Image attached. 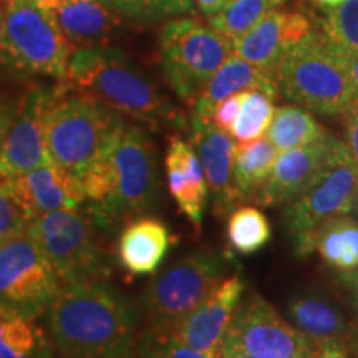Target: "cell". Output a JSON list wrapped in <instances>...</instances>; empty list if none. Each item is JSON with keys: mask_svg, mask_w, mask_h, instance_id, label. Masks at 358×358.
I'll use <instances>...</instances> for the list:
<instances>
[{"mask_svg": "<svg viewBox=\"0 0 358 358\" xmlns=\"http://www.w3.org/2000/svg\"><path fill=\"white\" fill-rule=\"evenodd\" d=\"M310 32V22L302 13L268 10L234 43V55L275 77L277 66L285 52Z\"/></svg>", "mask_w": 358, "mask_h": 358, "instance_id": "obj_16", "label": "cell"}, {"mask_svg": "<svg viewBox=\"0 0 358 358\" xmlns=\"http://www.w3.org/2000/svg\"><path fill=\"white\" fill-rule=\"evenodd\" d=\"M347 116V141L345 145L350 151L353 161H355L357 168H358V110L355 106H350L348 111L345 113Z\"/></svg>", "mask_w": 358, "mask_h": 358, "instance_id": "obj_36", "label": "cell"}, {"mask_svg": "<svg viewBox=\"0 0 358 358\" xmlns=\"http://www.w3.org/2000/svg\"><path fill=\"white\" fill-rule=\"evenodd\" d=\"M85 203L101 231L116 229L150 213L158 203V158L151 138L136 124H124L82 179Z\"/></svg>", "mask_w": 358, "mask_h": 358, "instance_id": "obj_2", "label": "cell"}, {"mask_svg": "<svg viewBox=\"0 0 358 358\" xmlns=\"http://www.w3.org/2000/svg\"><path fill=\"white\" fill-rule=\"evenodd\" d=\"M164 166L169 192L176 201L178 208L189 219L192 226L201 229L209 189L203 164L194 148L181 138L173 136L168 145Z\"/></svg>", "mask_w": 358, "mask_h": 358, "instance_id": "obj_19", "label": "cell"}, {"mask_svg": "<svg viewBox=\"0 0 358 358\" xmlns=\"http://www.w3.org/2000/svg\"><path fill=\"white\" fill-rule=\"evenodd\" d=\"M196 2H198V7L201 8V12H203L204 15L211 17L224 10L232 0H196Z\"/></svg>", "mask_w": 358, "mask_h": 358, "instance_id": "obj_41", "label": "cell"}, {"mask_svg": "<svg viewBox=\"0 0 358 358\" xmlns=\"http://www.w3.org/2000/svg\"><path fill=\"white\" fill-rule=\"evenodd\" d=\"M216 357L217 358H252L250 355H248V353L239 350V348L227 345V343H222V342H219Z\"/></svg>", "mask_w": 358, "mask_h": 358, "instance_id": "obj_43", "label": "cell"}, {"mask_svg": "<svg viewBox=\"0 0 358 358\" xmlns=\"http://www.w3.org/2000/svg\"><path fill=\"white\" fill-rule=\"evenodd\" d=\"M282 95L322 116L345 115L357 93L337 50L310 32L285 52L277 66Z\"/></svg>", "mask_w": 358, "mask_h": 358, "instance_id": "obj_4", "label": "cell"}, {"mask_svg": "<svg viewBox=\"0 0 358 358\" xmlns=\"http://www.w3.org/2000/svg\"><path fill=\"white\" fill-rule=\"evenodd\" d=\"M0 358H53V342L32 317L3 310L0 315Z\"/></svg>", "mask_w": 358, "mask_h": 358, "instance_id": "obj_26", "label": "cell"}, {"mask_svg": "<svg viewBox=\"0 0 358 358\" xmlns=\"http://www.w3.org/2000/svg\"><path fill=\"white\" fill-rule=\"evenodd\" d=\"M140 358H217L216 353H206L187 347L171 332L150 329L138 342Z\"/></svg>", "mask_w": 358, "mask_h": 358, "instance_id": "obj_33", "label": "cell"}, {"mask_svg": "<svg viewBox=\"0 0 358 358\" xmlns=\"http://www.w3.org/2000/svg\"><path fill=\"white\" fill-rule=\"evenodd\" d=\"M274 96L261 90L244 92L239 113L229 129L231 138L237 145L257 141L267 133L274 118Z\"/></svg>", "mask_w": 358, "mask_h": 358, "instance_id": "obj_29", "label": "cell"}, {"mask_svg": "<svg viewBox=\"0 0 358 358\" xmlns=\"http://www.w3.org/2000/svg\"><path fill=\"white\" fill-rule=\"evenodd\" d=\"M30 222H32L30 217L27 216L7 181L2 178L0 179V245L27 234Z\"/></svg>", "mask_w": 358, "mask_h": 358, "instance_id": "obj_34", "label": "cell"}, {"mask_svg": "<svg viewBox=\"0 0 358 358\" xmlns=\"http://www.w3.org/2000/svg\"><path fill=\"white\" fill-rule=\"evenodd\" d=\"M335 141L337 138L329 133L310 145L280 151L271 176L256 196L257 203L267 208H277L287 206L299 198L325 168Z\"/></svg>", "mask_w": 358, "mask_h": 358, "instance_id": "obj_14", "label": "cell"}, {"mask_svg": "<svg viewBox=\"0 0 358 358\" xmlns=\"http://www.w3.org/2000/svg\"><path fill=\"white\" fill-rule=\"evenodd\" d=\"M6 8H7V0H0V47H2V38H3V24H6Z\"/></svg>", "mask_w": 358, "mask_h": 358, "instance_id": "obj_44", "label": "cell"}, {"mask_svg": "<svg viewBox=\"0 0 358 358\" xmlns=\"http://www.w3.org/2000/svg\"><path fill=\"white\" fill-rule=\"evenodd\" d=\"M327 134L329 131L307 110L284 105L274 111V118L267 129V140L277 151H285L310 145Z\"/></svg>", "mask_w": 358, "mask_h": 358, "instance_id": "obj_27", "label": "cell"}, {"mask_svg": "<svg viewBox=\"0 0 358 358\" xmlns=\"http://www.w3.org/2000/svg\"><path fill=\"white\" fill-rule=\"evenodd\" d=\"M221 342L252 358H313L317 352L315 343L259 294L239 302Z\"/></svg>", "mask_w": 358, "mask_h": 358, "instance_id": "obj_12", "label": "cell"}, {"mask_svg": "<svg viewBox=\"0 0 358 358\" xmlns=\"http://www.w3.org/2000/svg\"><path fill=\"white\" fill-rule=\"evenodd\" d=\"M271 10L267 0H232L224 10L208 17L209 25L219 34L229 38L232 45L239 42L245 34Z\"/></svg>", "mask_w": 358, "mask_h": 358, "instance_id": "obj_30", "label": "cell"}, {"mask_svg": "<svg viewBox=\"0 0 358 358\" xmlns=\"http://www.w3.org/2000/svg\"><path fill=\"white\" fill-rule=\"evenodd\" d=\"M159 48L161 69L169 87L189 106L234 53L229 38L191 17L169 20L161 30Z\"/></svg>", "mask_w": 358, "mask_h": 358, "instance_id": "obj_8", "label": "cell"}, {"mask_svg": "<svg viewBox=\"0 0 358 358\" xmlns=\"http://www.w3.org/2000/svg\"><path fill=\"white\" fill-rule=\"evenodd\" d=\"M243 93H236V95H231L227 98H224L222 101H219L216 105V108L213 111L211 122L216 124L217 128L224 129V131L229 133V129L234 123L237 113H239L241 108V101H243Z\"/></svg>", "mask_w": 358, "mask_h": 358, "instance_id": "obj_35", "label": "cell"}, {"mask_svg": "<svg viewBox=\"0 0 358 358\" xmlns=\"http://www.w3.org/2000/svg\"><path fill=\"white\" fill-rule=\"evenodd\" d=\"M285 313L295 329L312 340L317 347L330 340L345 338L347 315L332 299L320 292H306L290 297Z\"/></svg>", "mask_w": 358, "mask_h": 358, "instance_id": "obj_23", "label": "cell"}, {"mask_svg": "<svg viewBox=\"0 0 358 358\" xmlns=\"http://www.w3.org/2000/svg\"><path fill=\"white\" fill-rule=\"evenodd\" d=\"M65 85L35 87L17 101L15 116L0 143V178H13L50 163L47 146V113Z\"/></svg>", "mask_w": 358, "mask_h": 358, "instance_id": "obj_13", "label": "cell"}, {"mask_svg": "<svg viewBox=\"0 0 358 358\" xmlns=\"http://www.w3.org/2000/svg\"><path fill=\"white\" fill-rule=\"evenodd\" d=\"M27 234L42 249L64 287L101 282L111 274L93 221L78 209L43 214L30 222Z\"/></svg>", "mask_w": 358, "mask_h": 358, "instance_id": "obj_10", "label": "cell"}, {"mask_svg": "<svg viewBox=\"0 0 358 358\" xmlns=\"http://www.w3.org/2000/svg\"><path fill=\"white\" fill-rule=\"evenodd\" d=\"M352 213L355 214L357 219H358V189H357V194H355V199H353V209Z\"/></svg>", "mask_w": 358, "mask_h": 358, "instance_id": "obj_46", "label": "cell"}, {"mask_svg": "<svg viewBox=\"0 0 358 358\" xmlns=\"http://www.w3.org/2000/svg\"><path fill=\"white\" fill-rule=\"evenodd\" d=\"M3 179L30 221L48 213L78 209L85 203L82 181L53 161Z\"/></svg>", "mask_w": 358, "mask_h": 358, "instance_id": "obj_15", "label": "cell"}, {"mask_svg": "<svg viewBox=\"0 0 358 358\" xmlns=\"http://www.w3.org/2000/svg\"><path fill=\"white\" fill-rule=\"evenodd\" d=\"M335 50H337L340 58H342L343 65H345V69L348 71V77H350V80H352V85H353V88H355V93L358 98V52H343V50H338V48H335Z\"/></svg>", "mask_w": 358, "mask_h": 358, "instance_id": "obj_39", "label": "cell"}, {"mask_svg": "<svg viewBox=\"0 0 358 358\" xmlns=\"http://www.w3.org/2000/svg\"><path fill=\"white\" fill-rule=\"evenodd\" d=\"M3 310H6V308H3L2 306H0V315H2V312H3Z\"/></svg>", "mask_w": 358, "mask_h": 358, "instance_id": "obj_48", "label": "cell"}, {"mask_svg": "<svg viewBox=\"0 0 358 358\" xmlns=\"http://www.w3.org/2000/svg\"><path fill=\"white\" fill-rule=\"evenodd\" d=\"M313 358H350L345 338L330 340V342L322 343V345L317 347Z\"/></svg>", "mask_w": 358, "mask_h": 358, "instance_id": "obj_37", "label": "cell"}, {"mask_svg": "<svg viewBox=\"0 0 358 358\" xmlns=\"http://www.w3.org/2000/svg\"><path fill=\"white\" fill-rule=\"evenodd\" d=\"M191 143L203 164L209 194L213 196L214 209L217 214L229 216L236 204L234 186H232V153L234 140L227 131L217 128L213 122L191 118Z\"/></svg>", "mask_w": 358, "mask_h": 358, "instance_id": "obj_18", "label": "cell"}, {"mask_svg": "<svg viewBox=\"0 0 358 358\" xmlns=\"http://www.w3.org/2000/svg\"><path fill=\"white\" fill-rule=\"evenodd\" d=\"M116 13L136 22H159L194 10L192 0H105Z\"/></svg>", "mask_w": 358, "mask_h": 358, "instance_id": "obj_32", "label": "cell"}, {"mask_svg": "<svg viewBox=\"0 0 358 358\" xmlns=\"http://www.w3.org/2000/svg\"><path fill=\"white\" fill-rule=\"evenodd\" d=\"M244 289L245 284L239 274L226 277L198 308L174 327L171 334L194 350L216 353Z\"/></svg>", "mask_w": 358, "mask_h": 358, "instance_id": "obj_17", "label": "cell"}, {"mask_svg": "<svg viewBox=\"0 0 358 358\" xmlns=\"http://www.w3.org/2000/svg\"><path fill=\"white\" fill-rule=\"evenodd\" d=\"M62 287L52 264L29 234L0 245V306L6 310L37 319Z\"/></svg>", "mask_w": 358, "mask_h": 358, "instance_id": "obj_11", "label": "cell"}, {"mask_svg": "<svg viewBox=\"0 0 358 358\" xmlns=\"http://www.w3.org/2000/svg\"><path fill=\"white\" fill-rule=\"evenodd\" d=\"M75 48L106 45L120 24L105 0H40Z\"/></svg>", "mask_w": 358, "mask_h": 358, "instance_id": "obj_20", "label": "cell"}, {"mask_svg": "<svg viewBox=\"0 0 358 358\" xmlns=\"http://www.w3.org/2000/svg\"><path fill=\"white\" fill-rule=\"evenodd\" d=\"M358 189V168L347 145L337 138L319 178L292 203L284 206V226L297 256L308 257L313 236L325 219L350 214Z\"/></svg>", "mask_w": 358, "mask_h": 358, "instance_id": "obj_9", "label": "cell"}, {"mask_svg": "<svg viewBox=\"0 0 358 358\" xmlns=\"http://www.w3.org/2000/svg\"><path fill=\"white\" fill-rule=\"evenodd\" d=\"M315 2L325 8H334V7H337L338 3H342L343 0H315Z\"/></svg>", "mask_w": 358, "mask_h": 358, "instance_id": "obj_45", "label": "cell"}, {"mask_svg": "<svg viewBox=\"0 0 358 358\" xmlns=\"http://www.w3.org/2000/svg\"><path fill=\"white\" fill-rule=\"evenodd\" d=\"M45 315L64 358H133L138 352L140 312L105 280L62 287Z\"/></svg>", "mask_w": 358, "mask_h": 358, "instance_id": "obj_1", "label": "cell"}, {"mask_svg": "<svg viewBox=\"0 0 358 358\" xmlns=\"http://www.w3.org/2000/svg\"><path fill=\"white\" fill-rule=\"evenodd\" d=\"M345 343L350 358H358V324H355V322L348 327L345 334Z\"/></svg>", "mask_w": 358, "mask_h": 358, "instance_id": "obj_42", "label": "cell"}, {"mask_svg": "<svg viewBox=\"0 0 358 358\" xmlns=\"http://www.w3.org/2000/svg\"><path fill=\"white\" fill-rule=\"evenodd\" d=\"M229 261L222 252L199 249L186 254L151 279L143 306L151 329L171 332L226 279Z\"/></svg>", "mask_w": 358, "mask_h": 358, "instance_id": "obj_7", "label": "cell"}, {"mask_svg": "<svg viewBox=\"0 0 358 358\" xmlns=\"http://www.w3.org/2000/svg\"><path fill=\"white\" fill-rule=\"evenodd\" d=\"M71 45L40 0H7L0 64L20 77H50L64 82Z\"/></svg>", "mask_w": 358, "mask_h": 358, "instance_id": "obj_6", "label": "cell"}, {"mask_svg": "<svg viewBox=\"0 0 358 358\" xmlns=\"http://www.w3.org/2000/svg\"><path fill=\"white\" fill-rule=\"evenodd\" d=\"M327 42L343 52H358V0H343L322 22Z\"/></svg>", "mask_w": 358, "mask_h": 358, "instance_id": "obj_31", "label": "cell"}, {"mask_svg": "<svg viewBox=\"0 0 358 358\" xmlns=\"http://www.w3.org/2000/svg\"><path fill=\"white\" fill-rule=\"evenodd\" d=\"M174 236L158 217L140 216L124 224L118 237V262L131 275L153 274L163 264Z\"/></svg>", "mask_w": 358, "mask_h": 358, "instance_id": "obj_21", "label": "cell"}, {"mask_svg": "<svg viewBox=\"0 0 358 358\" xmlns=\"http://www.w3.org/2000/svg\"><path fill=\"white\" fill-rule=\"evenodd\" d=\"M267 2H268V6H271V8H274V7L282 6V3H284L285 0H267Z\"/></svg>", "mask_w": 358, "mask_h": 358, "instance_id": "obj_47", "label": "cell"}, {"mask_svg": "<svg viewBox=\"0 0 358 358\" xmlns=\"http://www.w3.org/2000/svg\"><path fill=\"white\" fill-rule=\"evenodd\" d=\"M272 236L271 222L261 209L243 206L232 209L227 217V241L237 254L250 256L268 244Z\"/></svg>", "mask_w": 358, "mask_h": 358, "instance_id": "obj_28", "label": "cell"}, {"mask_svg": "<svg viewBox=\"0 0 358 358\" xmlns=\"http://www.w3.org/2000/svg\"><path fill=\"white\" fill-rule=\"evenodd\" d=\"M15 110L17 101H12L7 96L0 95V143L6 138L8 128H10L13 116H15Z\"/></svg>", "mask_w": 358, "mask_h": 358, "instance_id": "obj_38", "label": "cell"}, {"mask_svg": "<svg viewBox=\"0 0 358 358\" xmlns=\"http://www.w3.org/2000/svg\"><path fill=\"white\" fill-rule=\"evenodd\" d=\"M123 124L122 115L101 101L83 93L70 95L65 87L47 113L48 153L53 163L82 181Z\"/></svg>", "mask_w": 358, "mask_h": 358, "instance_id": "obj_5", "label": "cell"}, {"mask_svg": "<svg viewBox=\"0 0 358 358\" xmlns=\"http://www.w3.org/2000/svg\"><path fill=\"white\" fill-rule=\"evenodd\" d=\"M277 150L267 138L236 145L232 153V186L237 201L256 199L259 191L271 176Z\"/></svg>", "mask_w": 358, "mask_h": 358, "instance_id": "obj_25", "label": "cell"}, {"mask_svg": "<svg viewBox=\"0 0 358 358\" xmlns=\"http://www.w3.org/2000/svg\"><path fill=\"white\" fill-rule=\"evenodd\" d=\"M64 83L70 92L95 98L118 115L138 122L155 127L181 122L168 98L116 47L75 48Z\"/></svg>", "mask_w": 358, "mask_h": 358, "instance_id": "obj_3", "label": "cell"}, {"mask_svg": "<svg viewBox=\"0 0 358 358\" xmlns=\"http://www.w3.org/2000/svg\"><path fill=\"white\" fill-rule=\"evenodd\" d=\"M343 284L350 290V303L353 315H355V324H358V268L348 274H342Z\"/></svg>", "mask_w": 358, "mask_h": 358, "instance_id": "obj_40", "label": "cell"}, {"mask_svg": "<svg viewBox=\"0 0 358 358\" xmlns=\"http://www.w3.org/2000/svg\"><path fill=\"white\" fill-rule=\"evenodd\" d=\"M313 250L340 274L358 268V219L337 214L325 219L313 236Z\"/></svg>", "mask_w": 358, "mask_h": 358, "instance_id": "obj_24", "label": "cell"}, {"mask_svg": "<svg viewBox=\"0 0 358 358\" xmlns=\"http://www.w3.org/2000/svg\"><path fill=\"white\" fill-rule=\"evenodd\" d=\"M249 90H261L275 98L279 93V85L274 75L259 70L257 66L250 65L249 62L232 53L209 78L201 95L192 103L191 118L211 122L213 111L219 101Z\"/></svg>", "mask_w": 358, "mask_h": 358, "instance_id": "obj_22", "label": "cell"}]
</instances>
